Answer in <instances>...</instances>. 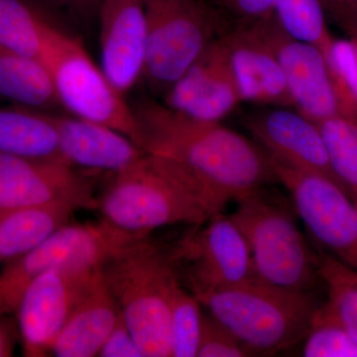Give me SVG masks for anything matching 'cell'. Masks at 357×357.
<instances>
[{
  "mask_svg": "<svg viewBox=\"0 0 357 357\" xmlns=\"http://www.w3.org/2000/svg\"><path fill=\"white\" fill-rule=\"evenodd\" d=\"M130 105L141 149L184 164L225 204L277 182L267 152L220 121L189 116L154 96Z\"/></svg>",
  "mask_w": 357,
  "mask_h": 357,
  "instance_id": "cell-1",
  "label": "cell"
},
{
  "mask_svg": "<svg viewBox=\"0 0 357 357\" xmlns=\"http://www.w3.org/2000/svg\"><path fill=\"white\" fill-rule=\"evenodd\" d=\"M225 204L196 173L176 160L145 153L112 174L98 197L105 222L133 234L161 227L199 225L222 213Z\"/></svg>",
  "mask_w": 357,
  "mask_h": 357,
  "instance_id": "cell-2",
  "label": "cell"
},
{
  "mask_svg": "<svg viewBox=\"0 0 357 357\" xmlns=\"http://www.w3.org/2000/svg\"><path fill=\"white\" fill-rule=\"evenodd\" d=\"M102 272L143 356H172L170 298L180 276L169 246L143 237Z\"/></svg>",
  "mask_w": 357,
  "mask_h": 357,
  "instance_id": "cell-3",
  "label": "cell"
},
{
  "mask_svg": "<svg viewBox=\"0 0 357 357\" xmlns=\"http://www.w3.org/2000/svg\"><path fill=\"white\" fill-rule=\"evenodd\" d=\"M197 299L251 356H272L300 344L319 306L314 293L282 290L257 279Z\"/></svg>",
  "mask_w": 357,
  "mask_h": 357,
  "instance_id": "cell-4",
  "label": "cell"
},
{
  "mask_svg": "<svg viewBox=\"0 0 357 357\" xmlns=\"http://www.w3.org/2000/svg\"><path fill=\"white\" fill-rule=\"evenodd\" d=\"M236 203L230 217L248 241L255 279L282 290L314 293L323 283L318 250L300 229L295 210L265 188Z\"/></svg>",
  "mask_w": 357,
  "mask_h": 357,
  "instance_id": "cell-5",
  "label": "cell"
},
{
  "mask_svg": "<svg viewBox=\"0 0 357 357\" xmlns=\"http://www.w3.org/2000/svg\"><path fill=\"white\" fill-rule=\"evenodd\" d=\"M143 1L147 56L142 83L154 98H162L231 24L213 2L206 0Z\"/></svg>",
  "mask_w": 357,
  "mask_h": 357,
  "instance_id": "cell-6",
  "label": "cell"
},
{
  "mask_svg": "<svg viewBox=\"0 0 357 357\" xmlns=\"http://www.w3.org/2000/svg\"><path fill=\"white\" fill-rule=\"evenodd\" d=\"M41 61L50 73L63 112L116 129L139 146L130 103L93 62L81 40L54 22L47 33Z\"/></svg>",
  "mask_w": 357,
  "mask_h": 357,
  "instance_id": "cell-7",
  "label": "cell"
},
{
  "mask_svg": "<svg viewBox=\"0 0 357 357\" xmlns=\"http://www.w3.org/2000/svg\"><path fill=\"white\" fill-rule=\"evenodd\" d=\"M149 234H133L102 220L61 227L45 243L6 263L0 273V312L17 309L30 282L52 268L98 267Z\"/></svg>",
  "mask_w": 357,
  "mask_h": 357,
  "instance_id": "cell-8",
  "label": "cell"
},
{
  "mask_svg": "<svg viewBox=\"0 0 357 357\" xmlns=\"http://www.w3.org/2000/svg\"><path fill=\"white\" fill-rule=\"evenodd\" d=\"M183 285L196 298L255 279L250 249L230 215H213L169 246Z\"/></svg>",
  "mask_w": 357,
  "mask_h": 357,
  "instance_id": "cell-9",
  "label": "cell"
},
{
  "mask_svg": "<svg viewBox=\"0 0 357 357\" xmlns=\"http://www.w3.org/2000/svg\"><path fill=\"white\" fill-rule=\"evenodd\" d=\"M270 159L277 182L290 194L296 215L318 248L357 271V204L349 192L326 176Z\"/></svg>",
  "mask_w": 357,
  "mask_h": 357,
  "instance_id": "cell-10",
  "label": "cell"
},
{
  "mask_svg": "<svg viewBox=\"0 0 357 357\" xmlns=\"http://www.w3.org/2000/svg\"><path fill=\"white\" fill-rule=\"evenodd\" d=\"M100 267L52 268L30 282L15 311L25 356L51 354L59 333Z\"/></svg>",
  "mask_w": 357,
  "mask_h": 357,
  "instance_id": "cell-11",
  "label": "cell"
},
{
  "mask_svg": "<svg viewBox=\"0 0 357 357\" xmlns=\"http://www.w3.org/2000/svg\"><path fill=\"white\" fill-rule=\"evenodd\" d=\"M55 203L96 210L98 197L89 178L65 162L0 154V215Z\"/></svg>",
  "mask_w": 357,
  "mask_h": 357,
  "instance_id": "cell-12",
  "label": "cell"
},
{
  "mask_svg": "<svg viewBox=\"0 0 357 357\" xmlns=\"http://www.w3.org/2000/svg\"><path fill=\"white\" fill-rule=\"evenodd\" d=\"M251 25L276 55L294 109L316 123L344 114L323 52L289 36L274 13Z\"/></svg>",
  "mask_w": 357,
  "mask_h": 357,
  "instance_id": "cell-13",
  "label": "cell"
},
{
  "mask_svg": "<svg viewBox=\"0 0 357 357\" xmlns=\"http://www.w3.org/2000/svg\"><path fill=\"white\" fill-rule=\"evenodd\" d=\"M289 109L253 110L246 114L244 126L272 159L297 170L326 176L342 185L333 172L318 124Z\"/></svg>",
  "mask_w": 357,
  "mask_h": 357,
  "instance_id": "cell-14",
  "label": "cell"
},
{
  "mask_svg": "<svg viewBox=\"0 0 357 357\" xmlns=\"http://www.w3.org/2000/svg\"><path fill=\"white\" fill-rule=\"evenodd\" d=\"M161 100L177 112L208 121H222L243 102L222 36L204 49Z\"/></svg>",
  "mask_w": 357,
  "mask_h": 357,
  "instance_id": "cell-15",
  "label": "cell"
},
{
  "mask_svg": "<svg viewBox=\"0 0 357 357\" xmlns=\"http://www.w3.org/2000/svg\"><path fill=\"white\" fill-rule=\"evenodd\" d=\"M100 68L126 96L142 83L147 56L143 0H102L98 10Z\"/></svg>",
  "mask_w": 357,
  "mask_h": 357,
  "instance_id": "cell-16",
  "label": "cell"
},
{
  "mask_svg": "<svg viewBox=\"0 0 357 357\" xmlns=\"http://www.w3.org/2000/svg\"><path fill=\"white\" fill-rule=\"evenodd\" d=\"M222 37L243 102L294 107L276 55L252 25L231 26Z\"/></svg>",
  "mask_w": 357,
  "mask_h": 357,
  "instance_id": "cell-17",
  "label": "cell"
},
{
  "mask_svg": "<svg viewBox=\"0 0 357 357\" xmlns=\"http://www.w3.org/2000/svg\"><path fill=\"white\" fill-rule=\"evenodd\" d=\"M59 149L66 163L91 171L119 172L146 152L126 134L63 112L52 114Z\"/></svg>",
  "mask_w": 357,
  "mask_h": 357,
  "instance_id": "cell-18",
  "label": "cell"
},
{
  "mask_svg": "<svg viewBox=\"0 0 357 357\" xmlns=\"http://www.w3.org/2000/svg\"><path fill=\"white\" fill-rule=\"evenodd\" d=\"M119 316V304L100 267L91 287L59 333L51 354L57 357L98 356Z\"/></svg>",
  "mask_w": 357,
  "mask_h": 357,
  "instance_id": "cell-19",
  "label": "cell"
},
{
  "mask_svg": "<svg viewBox=\"0 0 357 357\" xmlns=\"http://www.w3.org/2000/svg\"><path fill=\"white\" fill-rule=\"evenodd\" d=\"M75 206L38 204L0 215V262L9 263L34 250L70 222Z\"/></svg>",
  "mask_w": 357,
  "mask_h": 357,
  "instance_id": "cell-20",
  "label": "cell"
},
{
  "mask_svg": "<svg viewBox=\"0 0 357 357\" xmlns=\"http://www.w3.org/2000/svg\"><path fill=\"white\" fill-rule=\"evenodd\" d=\"M0 154L65 162L52 114L0 105Z\"/></svg>",
  "mask_w": 357,
  "mask_h": 357,
  "instance_id": "cell-21",
  "label": "cell"
},
{
  "mask_svg": "<svg viewBox=\"0 0 357 357\" xmlns=\"http://www.w3.org/2000/svg\"><path fill=\"white\" fill-rule=\"evenodd\" d=\"M0 105L63 112L44 63L6 52H0Z\"/></svg>",
  "mask_w": 357,
  "mask_h": 357,
  "instance_id": "cell-22",
  "label": "cell"
},
{
  "mask_svg": "<svg viewBox=\"0 0 357 357\" xmlns=\"http://www.w3.org/2000/svg\"><path fill=\"white\" fill-rule=\"evenodd\" d=\"M54 14L40 0H0V52L41 60Z\"/></svg>",
  "mask_w": 357,
  "mask_h": 357,
  "instance_id": "cell-23",
  "label": "cell"
},
{
  "mask_svg": "<svg viewBox=\"0 0 357 357\" xmlns=\"http://www.w3.org/2000/svg\"><path fill=\"white\" fill-rule=\"evenodd\" d=\"M319 270L328 299L325 304L357 342V271L317 249Z\"/></svg>",
  "mask_w": 357,
  "mask_h": 357,
  "instance_id": "cell-24",
  "label": "cell"
},
{
  "mask_svg": "<svg viewBox=\"0 0 357 357\" xmlns=\"http://www.w3.org/2000/svg\"><path fill=\"white\" fill-rule=\"evenodd\" d=\"M317 124L333 172L357 204V117L338 114Z\"/></svg>",
  "mask_w": 357,
  "mask_h": 357,
  "instance_id": "cell-25",
  "label": "cell"
},
{
  "mask_svg": "<svg viewBox=\"0 0 357 357\" xmlns=\"http://www.w3.org/2000/svg\"><path fill=\"white\" fill-rule=\"evenodd\" d=\"M274 15L289 36L311 44L328 56L335 38L319 0H278Z\"/></svg>",
  "mask_w": 357,
  "mask_h": 357,
  "instance_id": "cell-26",
  "label": "cell"
},
{
  "mask_svg": "<svg viewBox=\"0 0 357 357\" xmlns=\"http://www.w3.org/2000/svg\"><path fill=\"white\" fill-rule=\"evenodd\" d=\"M204 312L199 301L178 280L170 298L172 357L198 356Z\"/></svg>",
  "mask_w": 357,
  "mask_h": 357,
  "instance_id": "cell-27",
  "label": "cell"
},
{
  "mask_svg": "<svg viewBox=\"0 0 357 357\" xmlns=\"http://www.w3.org/2000/svg\"><path fill=\"white\" fill-rule=\"evenodd\" d=\"M303 344V356L357 357V342L326 304L317 307Z\"/></svg>",
  "mask_w": 357,
  "mask_h": 357,
  "instance_id": "cell-28",
  "label": "cell"
},
{
  "mask_svg": "<svg viewBox=\"0 0 357 357\" xmlns=\"http://www.w3.org/2000/svg\"><path fill=\"white\" fill-rule=\"evenodd\" d=\"M344 114L357 117V50L349 39H333L326 57Z\"/></svg>",
  "mask_w": 357,
  "mask_h": 357,
  "instance_id": "cell-29",
  "label": "cell"
},
{
  "mask_svg": "<svg viewBox=\"0 0 357 357\" xmlns=\"http://www.w3.org/2000/svg\"><path fill=\"white\" fill-rule=\"evenodd\" d=\"M197 356L243 357L251 354L227 328L208 312H204Z\"/></svg>",
  "mask_w": 357,
  "mask_h": 357,
  "instance_id": "cell-30",
  "label": "cell"
},
{
  "mask_svg": "<svg viewBox=\"0 0 357 357\" xmlns=\"http://www.w3.org/2000/svg\"><path fill=\"white\" fill-rule=\"evenodd\" d=\"M278 0H211L231 26L249 25L274 13Z\"/></svg>",
  "mask_w": 357,
  "mask_h": 357,
  "instance_id": "cell-31",
  "label": "cell"
},
{
  "mask_svg": "<svg viewBox=\"0 0 357 357\" xmlns=\"http://www.w3.org/2000/svg\"><path fill=\"white\" fill-rule=\"evenodd\" d=\"M100 357H144L121 312L114 328L98 352Z\"/></svg>",
  "mask_w": 357,
  "mask_h": 357,
  "instance_id": "cell-32",
  "label": "cell"
},
{
  "mask_svg": "<svg viewBox=\"0 0 357 357\" xmlns=\"http://www.w3.org/2000/svg\"><path fill=\"white\" fill-rule=\"evenodd\" d=\"M54 13L68 16L81 23H89L98 18L102 0H40Z\"/></svg>",
  "mask_w": 357,
  "mask_h": 357,
  "instance_id": "cell-33",
  "label": "cell"
},
{
  "mask_svg": "<svg viewBox=\"0 0 357 357\" xmlns=\"http://www.w3.org/2000/svg\"><path fill=\"white\" fill-rule=\"evenodd\" d=\"M14 335L4 314H0V357L13 356Z\"/></svg>",
  "mask_w": 357,
  "mask_h": 357,
  "instance_id": "cell-34",
  "label": "cell"
},
{
  "mask_svg": "<svg viewBox=\"0 0 357 357\" xmlns=\"http://www.w3.org/2000/svg\"><path fill=\"white\" fill-rule=\"evenodd\" d=\"M338 26L349 35V39L351 40L352 43L356 45L357 50V13L342 21Z\"/></svg>",
  "mask_w": 357,
  "mask_h": 357,
  "instance_id": "cell-35",
  "label": "cell"
},
{
  "mask_svg": "<svg viewBox=\"0 0 357 357\" xmlns=\"http://www.w3.org/2000/svg\"><path fill=\"white\" fill-rule=\"evenodd\" d=\"M356 1L357 2V0H356Z\"/></svg>",
  "mask_w": 357,
  "mask_h": 357,
  "instance_id": "cell-36",
  "label": "cell"
}]
</instances>
